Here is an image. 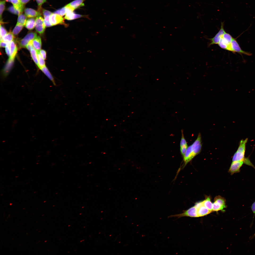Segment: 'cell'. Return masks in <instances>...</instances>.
I'll return each instance as SVG.
<instances>
[{
  "instance_id": "6da1fadb",
  "label": "cell",
  "mask_w": 255,
  "mask_h": 255,
  "mask_svg": "<svg viewBox=\"0 0 255 255\" xmlns=\"http://www.w3.org/2000/svg\"><path fill=\"white\" fill-rule=\"evenodd\" d=\"M201 140V135L199 133L194 142L188 147L183 156L185 165L200 153L202 147Z\"/></svg>"
},
{
  "instance_id": "7a4b0ae2",
  "label": "cell",
  "mask_w": 255,
  "mask_h": 255,
  "mask_svg": "<svg viewBox=\"0 0 255 255\" xmlns=\"http://www.w3.org/2000/svg\"><path fill=\"white\" fill-rule=\"evenodd\" d=\"M247 141V138L240 140L238 149L233 156L232 162L242 161L243 162L245 160L246 158L245 157L246 145Z\"/></svg>"
},
{
  "instance_id": "3957f363",
  "label": "cell",
  "mask_w": 255,
  "mask_h": 255,
  "mask_svg": "<svg viewBox=\"0 0 255 255\" xmlns=\"http://www.w3.org/2000/svg\"><path fill=\"white\" fill-rule=\"evenodd\" d=\"M226 207V201L225 199L220 196L215 197L214 202L212 204L213 211H223L224 209Z\"/></svg>"
},
{
  "instance_id": "277c9868",
  "label": "cell",
  "mask_w": 255,
  "mask_h": 255,
  "mask_svg": "<svg viewBox=\"0 0 255 255\" xmlns=\"http://www.w3.org/2000/svg\"><path fill=\"white\" fill-rule=\"evenodd\" d=\"M184 217H199L197 214V210L195 206L192 207L188 209L183 210L182 213L169 216V217H176L178 218Z\"/></svg>"
},
{
  "instance_id": "5b68a950",
  "label": "cell",
  "mask_w": 255,
  "mask_h": 255,
  "mask_svg": "<svg viewBox=\"0 0 255 255\" xmlns=\"http://www.w3.org/2000/svg\"><path fill=\"white\" fill-rule=\"evenodd\" d=\"M224 22H221L220 29L218 33L213 38L208 39L210 41V42L208 45L209 47L213 44H218L223 35L226 32L224 29Z\"/></svg>"
},
{
  "instance_id": "8992f818",
  "label": "cell",
  "mask_w": 255,
  "mask_h": 255,
  "mask_svg": "<svg viewBox=\"0 0 255 255\" xmlns=\"http://www.w3.org/2000/svg\"><path fill=\"white\" fill-rule=\"evenodd\" d=\"M46 27L43 17L40 15L37 17L35 20V26L36 31L39 33L42 34L44 32Z\"/></svg>"
},
{
  "instance_id": "52a82bcc",
  "label": "cell",
  "mask_w": 255,
  "mask_h": 255,
  "mask_svg": "<svg viewBox=\"0 0 255 255\" xmlns=\"http://www.w3.org/2000/svg\"><path fill=\"white\" fill-rule=\"evenodd\" d=\"M37 34L35 32H30L20 41L19 44L20 48H25L29 42L31 40H33L37 36Z\"/></svg>"
},
{
  "instance_id": "ba28073f",
  "label": "cell",
  "mask_w": 255,
  "mask_h": 255,
  "mask_svg": "<svg viewBox=\"0 0 255 255\" xmlns=\"http://www.w3.org/2000/svg\"><path fill=\"white\" fill-rule=\"evenodd\" d=\"M232 52L233 53L237 52L239 54L251 55V54L249 52L242 50L239 46L235 39L233 38L231 43Z\"/></svg>"
},
{
  "instance_id": "9c48e42d",
  "label": "cell",
  "mask_w": 255,
  "mask_h": 255,
  "mask_svg": "<svg viewBox=\"0 0 255 255\" xmlns=\"http://www.w3.org/2000/svg\"><path fill=\"white\" fill-rule=\"evenodd\" d=\"M243 163L242 161L232 162L229 169V172L232 175L240 172V169Z\"/></svg>"
},
{
  "instance_id": "30bf717a",
  "label": "cell",
  "mask_w": 255,
  "mask_h": 255,
  "mask_svg": "<svg viewBox=\"0 0 255 255\" xmlns=\"http://www.w3.org/2000/svg\"><path fill=\"white\" fill-rule=\"evenodd\" d=\"M50 20L52 26L64 22V19L61 16L55 13H52L50 16Z\"/></svg>"
},
{
  "instance_id": "8fae6325",
  "label": "cell",
  "mask_w": 255,
  "mask_h": 255,
  "mask_svg": "<svg viewBox=\"0 0 255 255\" xmlns=\"http://www.w3.org/2000/svg\"><path fill=\"white\" fill-rule=\"evenodd\" d=\"M14 60L8 59L2 71L3 76L6 77L8 76L11 71L14 62Z\"/></svg>"
},
{
  "instance_id": "7c38bea8",
  "label": "cell",
  "mask_w": 255,
  "mask_h": 255,
  "mask_svg": "<svg viewBox=\"0 0 255 255\" xmlns=\"http://www.w3.org/2000/svg\"><path fill=\"white\" fill-rule=\"evenodd\" d=\"M10 54L9 59L14 60L17 54V47L14 41L13 40L9 43Z\"/></svg>"
},
{
  "instance_id": "4fadbf2b",
  "label": "cell",
  "mask_w": 255,
  "mask_h": 255,
  "mask_svg": "<svg viewBox=\"0 0 255 255\" xmlns=\"http://www.w3.org/2000/svg\"><path fill=\"white\" fill-rule=\"evenodd\" d=\"M85 0H75L66 5L73 10L84 5L83 2Z\"/></svg>"
},
{
  "instance_id": "5bb4252c",
  "label": "cell",
  "mask_w": 255,
  "mask_h": 255,
  "mask_svg": "<svg viewBox=\"0 0 255 255\" xmlns=\"http://www.w3.org/2000/svg\"><path fill=\"white\" fill-rule=\"evenodd\" d=\"M72 10H68L65 14L64 18L68 20H70L85 17L84 15L76 14Z\"/></svg>"
},
{
  "instance_id": "9a60e30c",
  "label": "cell",
  "mask_w": 255,
  "mask_h": 255,
  "mask_svg": "<svg viewBox=\"0 0 255 255\" xmlns=\"http://www.w3.org/2000/svg\"><path fill=\"white\" fill-rule=\"evenodd\" d=\"M188 148L187 141L184 137L183 133L182 131V137L180 143V150L182 155L183 156Z\"/></svg>"
},
{
  "instance_id": "2e32d148",
  "label": "cell",
  "mask_w": 255,
  "mask_h": 255,
  "mask_svg": "<svg viewBox=\"0 0 255 255\" xmlns=\"http://www.w3.org/2000/svg\"><path fill=\"white\" fill-rule=\"evenodd\" d=\"M196 208L199 217L206 215L212 212L205 207L203 204Z\"/></svg>"
},
{
  "instance_id": "e0dca14e",
  "label": "cell",
  "mask_w": 255,
  "mask_h": 255,
  "mask_svg": "<svg viewBox=\"0 0 255 255\" xmlns=\"http://www.w3.org/2000/svg\"><path fill=\"white\" fill-rule=\"evenodd\" d=\"M25 13L26 16L29 18H32L40 16V12L29 8H26L25 10Z\"/></svg>"
},
{
  "instance_id": "ac0fdd59",
  "label": "cell",
  "mask_w": 255,
  "mask_h": 255,
  "mask_svg": "<svg viewBox=\"0 0 255 255\" xmlns=\"http://www.w3.org/2000/svg\"><path fill=\"white\" fill-rule=\"evenodd\" d=\"M41 38L39 36H37L33 40V47L36 51L40 52L41 50Z\"/></svg>"
},
{
  "instance_id": "d6986e66",
  "label": "cell",
  "mask_w": 255,
  "mask_h": 255,
  "mask_svg": "<svg viewBox=\"0 0 255 255\" xmlns=\"http://www.w3.org/2000/svg\"><path fill=\"white\" fill-rule=\"evenodd\" d=\"M40 70L51 81L53 84L54 85H55V83L54 77L46 66H45L42 68Z\"/></svg>"
},
{
  "instance_id": "ffe728a7",
  "label": "cell",
  "mask_w": 255,
  "mask_h": 255,
  "mask_svg": "<svg viewBox=\"0 0 255 255\" xmlns=\"http://www.w3.org/2000/svg\"><path fill=\"white\" fill-rule=\"evenodd\" d=\"M203 205L212 212V204L211 201V198L209 196L206 197L205 200L202 201Z\"/></svg>"
},
{
  "instance_id": "44dd1931",
  "label": "cell",
  "mask_w": 255,
  "mask_h": 255,
  "mask_svg": "<svg viewBox=\"0 0 255 255\" xmlns=\"http://www.w3.org/2000/svg\"><path fill=\"white\" fill-rule=\"evenodd\" d=\"M222 38L228 45L232 52L231 43L233 38L230 34L226 32L224 34Z\"/></svg>"
},
{
  "instance_id": "7402d4cb",
  "label": "cell",
  "mask_w": 255,
  "mask_h": 255,
  "mask_svg": "<svg viewBox=\"0 0 255 255\" xmlns=\"http://www.w3.org/2000/svg\"><path fill=\"white\" fill-rule=\"evenodd\" d=\"M35 20L34 18H33L28 19L26 23V27L30 30L33 29L35 26Z\"/></svg>"
},
{
  "instance_id": "603a6c76",
  "label": "cell",
  "mask_w": 255,
  "mask_h": 255,
  "mask_svg": "<svg viewBox=\"0 0 255 255\" xmlns=\"http://www.w3.org/2000/svg\"><path fill=\"white\" fill-rule=\"evenodd\" d=\"M27 19V17L26 15L22 13L18 15L17 24L24 26L26 25Z\"/></svg>"
},
{
  "instance_id": "cb8c5ba5",
  "label": "cell",
  "mask_w": 255,
  "mask_h": 255,
  "mask_svg": "<svg viewBox=\"0 0 255 255\" xmlns=\"http://www.w3.org/2000/svg\"><path fill=\"white\" fill-rule=\"evenodd\" d=\"M31 57L33 61L38 67V55L36 51L33 47L30 51Z\"/></svg>"
},
{
  "instance_id": "d4e9b609",
  "label": "cell",
  "mask_w": 255,
  "mask_h": 255,
  "mask_svg": "<svg viewBox=\"0 0 255 255\" xmlns=\"http://www.w3.org/2000/svg\"><path fill=\"white\" fill-rule=\"evenodd\" d=\"M14 37L13 33L9 32L3 38V41L7 43L13 41Z\"/></svg>"
},
{
  "instance_id": "484cf974",
  "label": "cell",
  "mask_w": 255,
  "mask_h": 255,
  "mask_svg": "<svg viewBox=\"0 0 255 255\" xmlns=\"http://www.w3.org/2000/svg\"><path fill=\"white\" fill-rule=\"evenodd\" d=\"M38 55V68L40 69L46 66L44 60L42 58L39 51H36Z\"/></svg>"
},
{
  "instance_id": "4316f807",
  "label": "cell",
  "mask_w": 255,
  "mask_h": 255,
  "mask_svg": "<svg viewBox=\"0 0 255 255\" xmlns=\"http://www.w3.org/2000/svg\"><path fill=\"white\" fill-rule=\"evenodd\" d=\"M218 44L221 48L230 51L231 50L230 48L222 38L221 39Z\"/></svg>"
},
{
  "instance_id": "83f0119b",
  "label": "cell",
  "mask_w": 255,
  "mask_h": 255,
  "mask_svg": "<svg viewBox=\"0 0 255 255\" xmlns=\"http://www.w3.org/2000/svg\"><path fill=\"white\" fill-rule=\"evenodd\" d=\"M68 11V8L66 6L56 10L54 13L58 14L62 16L66 14Z\"/></svg>"
},
{
  "instance_id": "f1b7e54d",
  "label": "cell",
  "mask_w": 255,
  "mask_h": 255,
  "mask_svg": "<svg viewBox=\"0 0 255 255\" xmlns=\"http://www.w3.org/2000/svg\"><path fill=\"white\" fill-rule=\"evenodd\" d=\"M23 26L22 25L17 24L12 32L13 34L14 35L18 34L22 30Z\"/></svg>"
},
{
  "instance_id": "f546056e",
  "label": "cell",
  "mask_w": 255,
  "mask_h": 255,
  "mask_svg": "<svg viewBox=\"0 0 255 255\" xmlns=\"http://www.w3.org/2000/svg\"><path fill=\"white\" fill-rule=\"evenodd\" d=\"M5 1L4 0L1 1L0 2V21H2L1 18L3 13L4 9Z\"/></svg>"
},
{
  "instance_id": "4dcf8cb0",
  "label": "cell",
  "mask_w": 255,
  "mask_h": 255,
  "mask_svg": "<svg viewBox=\"0 0 255 255\" xmlns=\"http://www.w3.org/2000/svg\"><path fill=\"white\" fill-rule=\"evenodd\" d=\"M8 10L10 12L14 14L19 15L21 14V12L16 9L13 6L10 7L8 8Z\"/></svg>"
},
{
  "instance_id": "1f68e13d",
  "label": "cell",
  "mask_w": 255,
  "mask_h": 255,
  "mask_svg": "<svg viewBox=\"0 0 255 255\" xmlns=\"http://www.w3.org/2000/svg\"><path fill=\"white\" fill-rule=\"evenodd\" d=\"M50 16H48L44 17V23L46 27H49L52 26L50 20Z\"/></svg>"
},
{
  "instance_id": "d6a6232c",
  "label": "cell",
  "mask_w": 255,
  "mask_h": 255,
  "mask_svg": "<svg viewBox=\"0 0 255 255\" xmlns=\"http://www.w3.org/2000/svg\"><path fill=\"white\" fill-rule=\"evenodd\" d=\"M7 33V32L2 26H0V37L3 38Z\"/></svg>"
},
{
  "instance_id": "836d02e7",
  "label": "cell",
  "mask_w": 255,
  "mask_h": 255,
  "mask_svg": "<svg viewBox=\"0 0 255 255\" xmlns=\"http://www.w3.org/2000/svg\"><path fill=\"white\" fill-rule=\"evenodd\" d=\"M39 7V10H40L41 8V6L44 3L46 2V0H35ZM40 12V11H39Z\"/></svg>"
},
{
  "instance_id": "e575fe53",
  "label": "cell",
  "mask_w": 255,
  "mask_h": 255,
  "mask_svg": "<svg viewBox=\"0 0 255 255\" xmlns=\"http://www.w3.org/2000/svg\"><path fill=\"white\" fill-rule=\"evenodd\" d=\"M33 40L30 41L27 45L26 48L29 51H30L32 47H33Z\"/></svg>"
},
{
  "instance_id": "d590c367",
  "label": "cell",
  "mask_w": 255,
  "mask_h": 255,
  "mask_svg": "<svg viewBox=\"0 0 255 255\" xmlns=\"http://www.w3.org/2000/svg\"><path fill=\"white\" fill-rule=\"evenodd\" d=\"M42 13L44 17L49 16H50L52 13L51 12L46 10H43Z\"/></svg>"
},
{
  "instance_id": "8d00e7d4",
  "label": "cell",
  "mask_w": 255,
  "mask_h": 255,
  "mask_svg": "<svg viewBox=\"0 0 255 255\" xmlns=\"http://www.w3.org/2000/svg\"><path fill=\"white\" fill-rule=\"evenodd\" d=\"M39 52L42 58L45 60L46 58V51L43 50H41Z\"/></svg>"
},
{
  "instance_id": "74e56055",
  "label": "cell",
  "mask_w": 255,
  "mask_h": 255,
  "mask_svg": "<svg viewBox=\"0 0 255 255\" xmlns=\"http://www.w3.org/2000/svg\"><path fill=\"white\" fill-rule=\"evenodd\" d=\"M10 42L8 43L5 47V51L6 52L8 55L9 57L10 54V48L9 46V43Z\"/></svg>"
},
{
  "instance_id": "f35d334b",
  "label": "cell",
  "mask_w": 255,
  "mask_h": 255,
  "mask_svg": "<svg viewBox=\"0 0 255 255\" xmlns=\"http://www.w3.org/2000/svg\"><path fill=\"white\" fill-rule=\"evenodd\" d=\"M8 43L4 42L3 41H0V47H5Z\"/></svg>"
},
{
  "instance_id": "ab89813d",
  "label": "cell",
  "mask_w": 255,
  "mask_h": 255,
  "mask_svg": "<svg viewBox=\"0 0 255 255\" xmlns=\"http://www.w3.org/2000/svg\"><path fill=\"white\" fill-rule=\"evenodd\" d=\"M30 0H19L20 3L22 5H24L28 2Z\"/></svg>"
},
{
  "instance_id": "60d3db41",
  "label": "cell",
  "mask_w": 255,
  "mask_h": 255,
  "mask_svg": "<svg viewBox=\"0 0 255 255\" xmlns=\"http://www.w3.org/2000/svg\"><path fill=\"white\" fill-rule=\"evenodd\" d=\"M251 209L254 215L255 214V202H254L251 206Z\"/></svg>"
},
{
  "instance_id": "b9f144b4",
  "label": "cell",
  "mask_w": 255,
  "mask_h": 255,
  "mask_svg": "<svg viewBox=\"0 0 255 255\" xmlns=\"http://www.w3.org/2000/svg\"><path fill=\"white\" fill-rule=\"evenodd\" d=\"M6 1L9 2H11V0H5Z\"/></svg>"
},
{
  "instance_id": "7bdbcfd3",
  "label": "cell",
  "mask_w": 255,
  "mask_h": 255,
  "mask_svg": "<svg viewBox=\"0 0 255 255\" xmlns=\"http://www.w3.org/2000/svg\"><path fill=\"white\" fill-rule=\"evenodd\" d=\"M254 235H255V234Z\"/></svg>"
}]
</instances>
